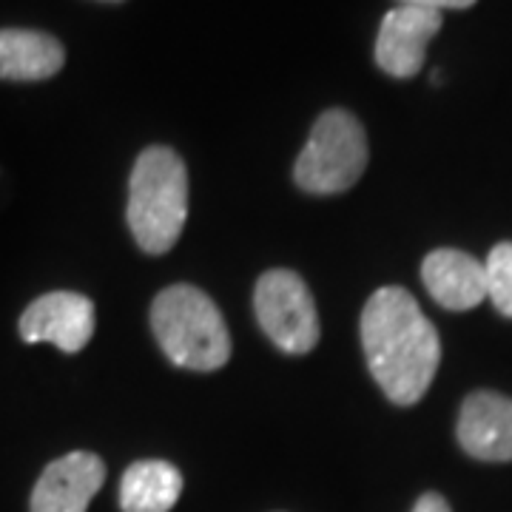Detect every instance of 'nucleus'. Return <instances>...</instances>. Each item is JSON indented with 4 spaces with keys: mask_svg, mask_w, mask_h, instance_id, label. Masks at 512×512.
<instances>
[{
    "mask_svg": "<svg viewBox=\"0 0 512 512\" xmlns=\"http://www.w3.org/2000/svg\"><path fill=\"white\" fill-rule=\"evenodd\" d=\"M362 348L370 376L399 407L424 399L441 362V339L413 293L387 285L362 311Z\"/></svg>",
    "mask_w": 512,
    "mask_h": 512,
    "instance_id": "obj_1",
    "label": "nucleus"
},
{
    "mask_svg": "<svg viewBox=\"0 0 512 512\" xmlns=\"http://www.w3.org/2000/svg\"><path fill=\"white\" fill-rule=\"evenodd\" d=\"M128 228L146 254H168L188 220V171L168 146L146 148L128 180Z\"/></svg>",
    "mask_w": 512,
    "mask_h": 512,
    "instance_id": "obj_2",
    "label": "nucleus"
},
{
    "mask_svg": "<svg viewBox=\"0 0 512 512\" xmlns=\"http://www.w3.org/2000/svg\"><path fill=\"white\" fill-rule=\"evenodd\" d=\"M151 330L177 367L211 373L231 359V333L220 308L194 285H171L151 305Z\"/></svg>",
    "mask_w": 512,
    "mask_h": 512,
    "instance_id": "obj_3",
    "label": "nucleus"
},
{
    "mask_svg": "<svg viewBox=\"0 0 512 512\" xmlns=\"http://www.w3.org/2000/svg\"><path fill=\"white\" fill-rule=\"evenodd\" d=\"M367 168V134L345 109L325 111L293 165V180L308 194H342Z\"/></svg>",
    "mask_w": 512,
    "mask_h": 512,
    "instance_id": "obj_4",
    "label": "nucleus"
},
{
    "mask_svg": "<svg viewBox=\"0 0 512 512\" xmlns=\"http://www.w3.org/2000/svg\"><path fill=\"white\" fill-rule=\"evenodd\" d=\"M256 319L276 348L302 356L319 345V313L302 276L293 271H268L254 291Z\"/></svg>",
    "mask_w": 512,
    "mask_h": 512,
    "instance_id": "obj_5",
    "label": "nucleus"
},
{
    "mask_svg": "<svg viewBox=\"0 0 512 512\" xmlns=\"http://www.w3.org/2000/svg\"><path fill=\"white\" fill-rule=\"evenodd\" d=\"M97 311L89 296L74 291H55L37 296L18 322L26 345L49 342L63 353H80L92 342Z\"/></svg>",
    "mask_w": 512,
    "mask_h": 512,
    "instance_id": "obj_6",
    "label": "nucleus"
},
{
    "mask_svg": "<svg viewBox=\"0 0 512 512\" xmlns=\"http://www.w3.org/2000/svg\"><path fill=\"white\" fill-rule=\"evenodd\" d=\"M439 29L441 12L399 3L396 9L384 15L382 29L376 37L373 55H376L379 69L399 80L419 74L427 57V43L436 37Z\"/></svg>",
    "mask_w": 512,
    "mask_h": 512,
    "instance_id": "obj_7",
    "label": "nucleus"
},
{
    "mask_svg": "<svg viewBox=\"0 0 512 512\" xmlns=\"http://www.w3.org/2000/svg\"><path fill=\"white\" fill-rule=\"evenodd\" d=\"M106 481V464L94 453H69L55 458L37 478L29 510L32 512H86Z\"/></svg>",
    "mask_w": 512,
    "mask_h": 512,
    "instance_id": "obj_8",
    "label": "nucleus"
},
{
    "mask_svg": "<svg viewBox=\"0 0 512 512\" xmlns=\"http://www.w3.org/2000/svg\"><path fill=\"white\" fill-rule=\"evenodd\" d=\"M456 433L467 456L478 461H512V399L493 390L467 396Z\"/></svg>",
    "mask_w": 512,
    "mask_h": 512,
    "instance_id": "obj_9",
    "label": "nucleus"
},
{
    "mask_svg": "<svg viewBox=\"0 0 512 512\" xmlns=\"http://www.w3.org/2000/svg\"><path fill=\"white\" fill-rule=\"evenodd\" d=\"M427 293L447 311H473L487 299V271L476 256L439 248L421 262Z\"/></svg>",
    "mask_w": 512,
    "mask_h": 512,
    "instance_id": "obj_10",
    "label": "nucleus"
},
{
    "mask_svg": "<svg viewBox=\"0 0 512 512\" xmlns=\"http://www.w3.org/2000/svg\"><path fill=\"white\" fill-rule=\"evenodd\" d=\"M66 63L57 37L35 29H0V80L35 83L55 77Z\"/></svg>",
    "mask_w": 512,
    "mask_h": 512,
    "instance_id": "obj_11",
    "label": "nucleus"
},
{
    "mask_svg": "<svg viewBox=\"0 0 512 512\" xmlns=\"http://www.w3.org/2000/svg\"><path fill=\"white\" fill-rule=\"evenodd\" d=\"M183 495V473L160 458L134 461L120 481L123 512H171Z\"/></svg>",
    "mask_w": 512,
    "mask_h": 512,
    "instance_id": "obj_12",
    "label": "nucleus"
},
{
    "mask_svg": "<svg viewBox=\"0 0 512 512\" xmlns=\"http://www.w3.org/2000/svg\"><path fill=\"white\" fill-rule=\"evenodd\" d=\"M484 271H487V299L501 316L512 319V242L495 245L484 262Z\"/></svg>",
    "mask_w": 512,
    "mask_h": 512,
    "instance_id": "obj_13",
    "label": "nucleus"
},
{
    "mask_svg": "<svg viewBox=\"0 0 512 512\" xmlns=\"http://www.w3.org/2000/svg\"><path fill=\"white\" fill-rule=\"evenodd\" d=\"M407 6H421V9H433V12H444V9H470L476 0H402Z\"/></svg>",
    "mask_w": 512,
    "mask_h": 512,
    "instance_id": "obj_14",
    "label": "nucleus"
},
{
    "mask_svg": "<svg viewBox=\"0 0 512 512\" xmlns=\"http://www.w3.org/2000/svg\"><path fill=\"white\" fill-rule=\"evenodd\" d=\"M413 512H450V504H447L439 493H424L419 501H416Z\"/></svg>",
    "mask_w": 512,
    "mask_h": 512,
    "instance_id": "obj_15",
    "label": "nucleus"
},
{
    "mask_svg": "<svg viewBox=\"0 0 512 512\" xmlns=\"http://www.w3.org/2000/svg\"><path fill=\"white\" fill-rule=\"evenodd\" d=\"M106 3H120V0H106Z\"/></svg>",
    "mask_w": 512,
    "mask_h": 512,
    "instance_id": "obj_16",
    "label": "nucleus"
}]
</instances>
